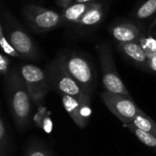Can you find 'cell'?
<instances>
[{"mask_svg":"<svg viewBox=\"0 0 156 156\" xmlns=\"http://www.w3.org/2000/svg\"><path fill=\"white\" fill-rule=\"evenodd\" d=\"M6 98L13 121L19 133L25 132L30 125L32 100L20 70L11 69L5 79Z\"/></svg>","mask_w":156,"mask_h":156,"instance_id":"6da1fadb","label":"cell"},{"mask_svg":"<svg viewBox=\"0 0 156 156\" xmlns=\"http://www.w3.org/2000/svg\"><path fill=\"white\" fill-rule=\"evenodd\" d=\"M47 73L51 90H55L59 95H69L84 103L90 104L91 97L83 90L80 85L67 71L61 55L49 63L47 69Z\"/></svg>","mask_w":156,"mask_h":156,"instance_id":"7a4b0ae2","label":"cell"},{"mask_svg":"<svg viewBox=\"0 0 156 156\" xmlns=\"http://www.w3.org/2000/svg\"><path fill=\"white\" fill-rule=\"evenodd\" d=\"M67 71L80 85L83 90L91 97L95 86L94 69L85 57L79 53L61 54Z\"/></svg>","mask_w":156,"mask_h":156,"instance_id":"3957f363","label":"cell"},{"mask_svg":"<svg viewBox=\"0 0 156 156\" xmlns=\"http://www.w3.org/2000/svg\"><path fill=\"white\" fill-rule=\"evenodd\" d=\"M97 54L102 69V84L106 91L131 96L115 68L109 44L100 43L96 47Z\"/></svg>","mask_w":156,"mask_h":156,"instance_id":"277c9868","label":"cell"},{"mask_svg":"<svg viewBox=\"0 0 156 156\" xmlns=\"http://www.w3.org/2000/svg\"><path fill=\"white\" fill-rule=\"evenodd\" d=\"M20 72L33 104L41 105L48 91L51 90L47 71L36 65L27 64L20 68Z\"/></svg>","mask_w":156,"mask_h":156,"instance_id":"5b68a950","label":"cell"},{"mask_svg":"<svg viewBox=\"0 0 156 156\" xmlns=\"http://www.w3.org/2000/svg\"><path fill=\"white\" fill-rule=\"evenodd\" d=\"M23 16L27 24L40 33L52 30L64 22L61 14L35 5H26L23 8Z\"/></svg>","mask_w":156,"mask_h":156,"instance_id":"8992f818","label":"cell"},{"mask_svg":"<svg viewBox=\"0 0 156 156\" xmlns=\"http://www.w3.org/2000/svg\"><path fill=\"white\" fill-rule=\"evenodd\" d=\"M101 99L110 112L123 124L132 123L140 108L135 104L131 96L103 91Z\"/></svg>","mask_w":156,"mask_h":156,"instance_id":"52a82bcc","label":"cell"},{"mask_svg":"<svg viewBox=\"0 0 156 156\" xmlns=\"http://www.w3.org/2000/svg\"><path fill=\"white\" fill-rule=\"evenodd\" d=\"M6 21V37L12 46L21 58L36 59L38 57V52L31 37L17 24L10 22L7 18Z\"/></svg>","mask_w":156,"mask_h":156,"instance_id":"ba28073f","label":"cell"},{"mask_svg":"<svg viewBox=\"0 0 156 156\" xmlns=\"http://www.w3.org/2000/svg\"><path fill=\"white\" fill-rule=\"evenodd\" d=\"M60 97L63 107L71 120L80 129H84L89 123L92 113L90 104L84 103L76 98L65 94H61Z\"/></svg>","mask_w":156,"mask_h":156,"instance_id":"9c48e42d","label":"cell"},{"mask_svg":"<svg viewBox=\"0 0 156 156\" xmlns=\"http://www.w3.org/2000/svg\"><path fill=\"white\" fill-rule=\"evenodd\" d=\"M112 37L121 43H130L139 41L142 37L141 29L133 23L119 22L114 24L110 28Z\"/></svg>","mask_w":156,"mask_h":156,"instance_id":"30bf717a","label":"cell"},{"mask_svg":"<svg viewBox=\"0 0 156 156\" xmlns=\"http://www.w3.org/2000/svg\"><path fill=\"white\" fill-rule=\"evenodd\" d=\"M119 49L122 53L128 58L136 66L148 70L149 58L143 49L140 41L130 42V43H121L118 45Z\"/></svg>","mask_w":156,"mask_h":156,"instance_id":"8fae6325","label":"cell"},{"mask_svg":"<svg viewBox=\"0 0 156 156\" xmlns=\"http://www.w3.org/2000/svg\"><path fill=\"white\" fill-rule=\"evenodd\" d=\"M96 2H86V3H73L68 7L64 8L61 16L65 23L77 25L79 20L84 16V14L91 8Z\"/></svg>","mask_w":156,"mask_h":156,"instance_id":"7c38bea8","label":"cell"},{"mask_svg":"<svg viewBox=\"0 0 156 156\" xmlns=\"http://www.w3.org/2000/svg\"><path fill=\"white\" fill-rule=\"evenodd\" d=\"M103 5L101 3L96 2L94 5L90 8L84 16L79 20L77 26L81 27H90L98 25L103 17Z\"/></svg>","mask_w":156,"mask_h":156,"instance_id":"4fadbf2b","label":"cell"},{"mask_svg":"<svg viewBox=\"0 0 156 156\" xmlns=\"http://www.w3.org/2000/svg\"><path fill=\"white\" fill-rule=\"evenodd\" d=\"M12 134L10 132L7 122L4 119V116L0 117V155H7L13 151Z\"/></svg>","mask_w":156,"mask_h":156,"instance_id":"5bb4252c","label":"cell"},{"mask_svg":"<svg viewBox=\"0 0 156 156\" xmlns=\"http://www.w3.org/2000/svg\"><path fill=\"white\" fill-rule=\"evenodd\" d=\"M132 124L139 128L140 130L146 132L148 133H152L156 135V122L150 116H148L141 109L139 110L138 113L134 117Z\"/></svg>","mask_w":156,"mask_h":156,"instance_id":"9a60e30c","label":"cell"},{"mask_svg":"<svg viewBox=\"0 0 156 156\" xmlns=\"http://www.w3.org/2000/svg\"><path fill=\"white\" fill-rule=\"evenodd\" d=\"M123 127L127 128L131 133H133L134 134V136L142 144H144L148 148L152 149L154 152L156 153V135L152 134V133H148L146 132H144V131L140 130L139 128H137L136 126H134L132 123L123 124Z\"/></svg>","mask_w":156,"mask_h":156,"instance_id":"2e32d148","label":"cell"},{"mask_svg":"<svg viewBox=\"0 0 156 156\" xmlns=\"http://www.w3.org/2000/svg\"><path fill=\"white\" fill-rule=\"evenodd\" d=\"M24 156H55L53 151L44 143L34 141L27 144Z\"/></svg>","mask_w":156,"mask_h":156,"instance_id":"e0dca14e","label":"cell"},{"mask_svg":"<svg viewBox=\"0 0 156 156\" xmlns=\"http://www.w3.org/2000/svg\"><path fill=\"white\" fill-rule=\"evenodd\" d=\"M156 15V0H145L135 11V17L145 20Z\"/></svg>","mask_w":156,"mask_h":156,"instance_id":"ac0fdd59","label":"cell"},{"mask_svg":"<svg viewBox=\"0 0 156 156\" xmlns=\"http://www.w3.org/2000/svg\"><path fill=\"white\" fill-rule=\"evenodd\" d=\"M0 45L5 54L15 58H21L19 53L16 50V48L12 46V44L7 39L6 36L5 35V29L2 24L0 25Z\"/></svg>","mask_w":156,"mask_h":156,"instance_id":"d6986e66","label":"cell"},{"mask_svg":"<svg viewBox=\"0 0 156 156\" xmlns=\"http://www.w3.org/2000/svg\"><path fill=\"white\" fill-rule=\"evenodd\" d=\"M140 44L149 58L156 55V39L152 36H142Z\"/></svg>","mask_w":156,"mask_h":156,"instance_id":"ffe728a7","label":"cell"},{"mask_svg":"<svg viewBox=\"0 0 156 156\" xmlns=\"http://www.w3.org/2000/svg\"><path fill=\"white\" fill-rule=\"evenodd\" d=\"M11 69H10V60L7 58V55H5L2 53L0 55V72L2 76L6 79L10 74Z\"/></svg>","mask_w":156,"mask_h":156,"instance_id":"44dd1931","label":"cell"},{"mask_svg":"<svg viewBox=\"0 0 156 156\" xmlns=\"http://www.w3.org/2000/svg\"><path fill=\"white\" fill-rule=\"evenodd\" d=\"M48 113V111H47V108L46 107H40L38 109V112L35 115L34 117V121H35V123L37 127L41 128L42 127V122L44 121V117L46 116V114Z\"/></svg>","mask_w":156,"mask_h":156,"instance_id":"7402d4cb","label":"cell"},{"mask_svg":"<svg viewBox=\"0 0 156 156\" xmlns=\"http://www.w3.org/2000/svg\"><path fill=\"white\" fill-rule=\"evenodd\" d=\"M148 70L156 73V55L153 58H149V65H148Z\"/></svg>","mask_w":156,"mask_h":156,"instance_id":"603a6c76","label":"cell"},{"mask_svg":"<svg viewBox=\"0 0 156 156\" xmlns=\"http://www.w3.org/2000/svg\"><path fill=\"white\" fill-rule=\"evenodd\" d=\"M76 0H58L57 1V4L60 6V7H63V8H66L68 7L69 5H72L73 3H75Z\"/></svg>","mask_w":156,"mask_h":156,"instance_id":"cb8c5ba5","label":"cell"},{"mask_svg":"<svg viewBox=\"0 0 156 156\" xmlns=\"http://www.w3.org/2000/svg\"><path fill=\"white\" fill-rule=\"evenodd\" d=\"M150 32L152 33V34H154V35H156V16H155V18H154V22H153V24L151 25V27H150Z\"/></svg>","mask_w":156,"mask_h":156,"instance_id":"d4e9b609","label":"cell"},{"mask_svg":"<svg viewBox=\"0 0 156 156\" xmlns=\"http://www.w3.org/2000/svg\"><path fill=\"white\" fill-rule=\"evenodd\" d=\"M94 0H76L75 3H86V2H93Z\"/></svg>","mask_w":156,"mask_h":156,"instance_id":"484cf974","label":"cell"},{"mask_svg":"<svg viewBox=\"0 0 156 156\" xmlns=\"http://www.w3.org/2000/svg\"><path fill=\"white\" fill-rule=\"evenodd\" d=\"M0 156H7V155H0Z\"/></svg>","mask_w":156,"mask_h":156,"instance_id":"4316f807","label":"cell"}]
</instances>
